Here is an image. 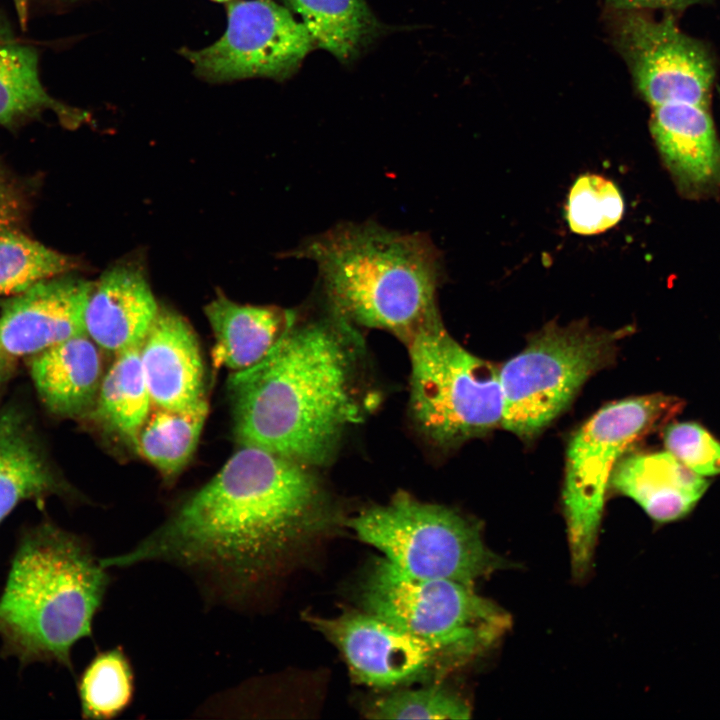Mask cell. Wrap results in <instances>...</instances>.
I'll use <instances>...</instances> for the list:
<instances>
[{"instance_id": "5bb4252c", "label": "cell", "mask_w": 720, "mask_h": 720, "mask_svg": "<svg viewBox=\"0 0 720 720\" xmlns=\"http://www.w3.org/2000/svg\"><path fill=\"white\" fill-rule=\"evenodd\" d=\"M650 131L678 190L696 198L720 186V141L709 109L670 103L652 108Z\"/></svg>"}, {"instance_id": "ac0fdd59", "label": "cell", "mask_w": 720, "mask_h": 720, "mask_svg": "<svg viewBox=\"0 0 720 720\" xmlns=\"http://www.w3.org/2000/svg\"><path fill=\"white\" fill-rule=\"evenodd\" d=\"M34 385L45 405L61 416H79L93 408L102 380L100 348L82 334L34 355Z\"/></svg>"}, {"instance_id": "d4e9b609", "label": "cell", "mask_w": 720, "mask_h": 720, "mask_svg": "<svg viewBox=\"0 0 720 720\" xmlns=\"http://www.w3.org/2000/svg\"><path fill=\"white\" fill-rule=\"evenodd\" d=\"M131 663L120 648L99 652L78 683L81 712L87 719L109 720L120 715L134 696Z\"/></svg>"}, {"instance_id": "4316f807", "label": "cell", "mask_w": 720, "mask_h": 720, "mask_svg": "<svg viewBox=\"0 0 720 720\" xmlns=\"http://www.w3.org/2000/svg\"><path fill=\"white\" fill-rule=\"evenodd\" d=\"M624 202L611 180L596 174L579 176L572 185L566 218L572 232L595 235L615 226L623 217Z\"/></svg>"}, {"instance_id": "8992f818", "label": "cell", "mask_w": 720, "mask_h": 720, "mask_svg": "<svg viewBox=\"0 0 720 720\" xmlns=\"http://www.w3.org/2000/svg\"><path fill=\"white\" fill-rule=\"evenodd\" d=\"M405 344L411 363L410 413L427 440L452 448L501 424L499 368L456 342L441 319Z\"/></svg>"}, {"instance_id": "2e32d148", "label": "cell", "mask_w": 720, "mask_h": 720, "mask_svg": "<svg viewBox=\"0 0 720 720\" xmlns=\"http://www.w3.org/2000/svg\"><path fill=\"white\" fill-rule=\"evenodd\" d=\"M159 308L143 268L117 263L93 284L85 331L100 349L116 355L141 346Z\"/></svg>"}, {"instance_id": "83f0119b", "label": "cell", "mask_w": 720, "mask_h": 720, "mask_svg": "<svg viewBox=\"0 0 720 720\" xmlns=\"http://www.w3.org/2000/svg\"><path fill=\"white\" fill-rule=\"evenodd\" d=\"M371 719H469L471 709L460 696L440 686L401 689L377 699Z\"/></svg>"}, {"instance_id": "ffe728a7", "label": "cell", "mask_w": 720, "mask_h": 720, "mask_svg": "<svg viewBox=\"0 0 720 720\" xmlns=\"http://www.w3.org/2000/svg\"><path fill=\"white\" fill-rule=\"evenodd\" d=\"M51 111L66 127L89 120L85 111L53 98L40 79L39 56L0 19V125L13 127Z\"/></svg>"}, {"instance_id": "7c38bea8", "label": "cell", "mask_w": 720, "mask_h": 720, "mask_svg": "<svg viewBox=\"0 0 720 720\" xmlns=\"http://www.w3.org/2000/svg\"><path fill=\"white\" fill-rule=\"evenodd\" d=\"M309 622L338 648L354 680L370 687L392 689L451 667L427 642L365 611Z\"/></svg>"}, {"instance_id": "484cf974", "label": "cell", "mask_w": 720, "mask_h": 720, "mask_svg": "<svg viewBox=\"0 0 720 720\" xmlns=\"http://www.w3.org/2000/svg\"><path fill=\"white\" fill-rule=\"evenodd\" d=\"M74 258L14 231L0 232V295L19 294L77 267Z\"/></svg>"}, {"instance_id": "7402d4cb", "label": "cell", "mask_w": 720, "mask_h": 720, "mask_svg": "<svg viewBox=\"0 0 720 720\" xmlns=\"http://www.w3.org/2000/svg\"><path fill=\"white\" fill-rule=\"evenodd\" d=\"M152 401L140 358V347L124 350L102 377L92 414L105 428L133 448Z\"/></svg>"}, {"instance_id": "5b68a950", "label": "cell", "mask_w": 720, "mask_h": 720, "mask_svg": "<svg viewBox=\"0 0 720 720\" xmlns=\"http://www.w3.org/2000/svg\"><path fill=\"white\" fill-rule=\"evenodd\" d=\"M360 600L363 611L427 642L451 667L486 651L511 625L510 615L472 585L415 577L384 557L368 570Z\"/></svg>"}, {"instance_id": "cb8c5ba5", "label": "cell", "mask_w": 720, "mask_h": 720, "mask_svg": "<svg viewBox=\"0 0 720 720\" xmlns=\"http://www.w3.org/2000/svg\"><path fill=\"white\" fill-rule=\"evenodd\" d=\"M207 414L206 399L185 410L152 407L138 434L136 451L164 476H175L196 450Z\"/></svg>"}, {"instance_id": "52a82bcc", "label": "cell", "mask_w": 720, "mask_h": 720, "mask_svg": "<svg viewBox=\"0 0 720 720\" xmlns=\"http://www.w3.org/2000/svg\"><path fill=\"white\" fill-rule=\"evenodd\" d=\"M684 401L651 394L613 402L571 438L562 493L571 565L577 578L591 567L607 488L624 453L679 414Z\"/></svg>"}, {"instance_id": "30bf717a", "label": "cell", "mask_w": 720, "mask_h": 720, "mask_svg": "<svg viewBox=\"0 0 720 720\" xmlns=\"http://www.w3.org/2000/svg\"><path fill=\"white\" fill-rule=\"evenodd\" d=\"M314 47L305 25L275 0H237L227 5V27L218 40L181 53L208 81L285 80Z\"/></svg>"}, {"instance_id": "4dcf8cb0", "label": "cell", "mask_w": 720, "mask_h": 720, "mask_svg": "<svg viewBox=\"0 0 720 720\" xmlns=\"http://www.w3.org/2000/svg\"><path fill=\"white\" fill-rule=\"evenodd\" d=\"M17 12L18 20L22 28L26 27L28 20V2L29 0H13Z\"/></svg>"}, {"instance_id": "9c48e42d", "label": "cell", "mask_w": 720, "mask_h": 720, "mask_svg": "<svg viewBox=\"0 0 720 720\" xmlns=\"http://www.w3.org/2000/svg\"><path fill=\"white\" fill-rule=\"evenodd\" d=\"M620 336L579 322L550 323L530 337L499 368L501 425L524 440L533 439L567 408L589 377L610 364Z\"/></svg>"}, {"instance_id": "6da1fadb", "label": "cell", "mask_w": 720, "mask_h": 720, "mask_svg": "<svg viewBox=\"0 0 720 720\" xmlns=\"http://www.w3.org/2000/svg\"><path fill=\"white\" fill-rule=\"evenodd\" d=\"M330 512L312 467L241 446L218 473L108 568L147 562L197 576L226 603H239L296 547L325 529Z\"/></svg>"}, {"instance_id": "8fae6325", "label": "cell", "mask_w": 720, "mask_h": 720, "mask_svg": "<svg viewBox=\"0 0 720 720\" xmlns=\"http://www.w3.org/2000/svg\"><path fill=\"white\" fill-rule=\"evenodd\" d=\"M612 24L615 47L651 108L688 103L709 109L715 80L711 55L671 15L654 19L646 10H615Z\"/></svg>"}, {"instance_id": "d6a6232c", "label": "cell", "mask_w": 720, "mask_h": 720, "mask_svg": "<svg viewBox=\"0 0 720 720\" xmlns=\"http://www.w3.org/2000/svg\"><path fill=\"white\" fill-rule=\"evenodd\" d=\"M3 192H4V186H3V182L0 178V198L3 196Z\"/></svg>"}, {"instance_id": "d6986e66", "label": "cell", "mask_w": 720, "mask_h": 720, "mask_svg": "<svg viewBox=\"0 0 720 720\" xmlns=\"http://www.w3.org/2000/svg\"><path fill=\"white\" fill-rule=\"evenodd\" d=\"M204 312L215 338V363L235 372L261 361L297 316L277 306L238 304L224 295L209 302Z\"/></svg>"}, {"instance_id": "44dd1931", "label": "cell", "mask_w": 720, "mask_h": 720, "mask_svg": "<svg viewBox=\"0 0 720 720\" xmlns=\"http://www.w3.org/2000/svg\"><path fill=\"white\" fill-rule=\"evenodd\" d=\"M58 484L16 412L0 416V524L22 501L57 492Z\"/></svg>"}, {"instance_id": "1f68e13d", "label": "cell", "mask_w": 720, "mask_h": 720, "mask_svg": "<svg viewBox=\"0 0 720 720\" xmlns=\"http://www.w3.org/2000/svg\"><path fill=\"white\" fill-rule=\"evenodd\" d=\"M5 360H6V359L0 354V385H1V382H2V379H3V375H4V363H5Z\"/></svg>"}, {"instance_id": "ba28073f", "label": "cell", "mask_w": 720, "mask_h": 720, "mask_svg": "<svg viewBox=\"0 0 720 720\" xmlns=\"http://www.w3.org/2000/svg\"><path fill=\"white\" fill-rule=\"evenodd\" d=\"M348 526L361 541L415 577L473 586L506 564L486 546L477 524L453 509L404 492L360 512Z\"/></svg>"}, {"instance_id": "3957f363", "label": "cell", "mask_w": 720, "mask_h": 720, "mask_svg": "<svg viewBox=\"0 0 720 720\" xmlns=\"http://www.w3.org/2000/svg\"><path fill=\"white\" fill-rule=\"evenodd\" d=\"M288 255L317 265L328 306L352 324L387 330L405 343L440 319V257L423 233L346 222Z\"/></svg>"}, {"instance_id": "836d02e7", "label": "cell", "mask_w": 720, "mask_h": 720, "mask_svg": "<svg viewBox=\"0 0 720 720\" xmlns=\"http://www.w3.org/2000/svg\"><path fill=\"white\" fill-rule=\"evenodd\" d=\"M213 1H216V2H226V1H229V0H213Z\"/></svg>"}, {"instance_id": "603a6c76", "label": "cell", "mask_w": 720, "mask_h": 720, "mask_svg": "<svg viewBox=\"0 0 720 720\" xmlns=\"http://www.w3.org/2000/svg\"><path fill=\"white\" fill-rule=\"evenodd\" d=\"M315 46L343 63L354 60L383 31L365 0H289Z\"/></svg>"}, {"instance_id": "4fadbf2b", "label": "cell", "mask_w": 720, "mask_h": 720, "mask_svg": "<svg viewBox=\"0 0 720 720\" xmlns=\"http://www.w3.org/2000/svg\"><path fill=\"white\" fill-rule=\"evenodd\" d=\"M93 284L62 275L17 294L0 313V354L6 360L34 356L86 334L85 311Z\"/></svg>"}, {"instance_id": "f1b7e54d", "label": "cell", "mask_w": 720, "mask_h": 720, "mask_svg": "<svg viewBox=\"0 0 720 720\" xmlns=\"http://www.w3.org/2000/svg\"><path fill=\"white\" fill-rule=\"evenodd\" d=\"M666 450L701 476L720 474V442L694 422L672 423L664 431Z\"/></svg>"}, {"instance_id": "9a60e30c", "label": "cell", "mask_w": 720, "mask_h": 720, "mask_svg": "<svg viewBox=\"0 0 720 720\" xmlns=\"http://www.w3.org/2000/svg\"><path fill=\"white\" fill-rule=\"evenodd\" d=\"M153 407L185 410L204 398V365L197 337L177 312L160 307L140 346Z\"/></svg>"}, {"instance_id": "e0dca14e", "label": "cell", "mask_w": 720, "mask_h": 720, "mask_svg": "<svg viewBox=\"0 0 720 720\" xmlns=\"http://www.w3.org/2000/svg\"><path fill=\"white\" fill-rule=\"evenodd\" d=\"M610 484L659 525L687 518L710 485L668 451L622 458Z\"/></svg>"}, {"instance_id": "f546056e", "label": "cell", "mask_w": 720, "mask_h": 720, "mask_svg": "<svg viewBox=\"0 0 720 720\" xmlns=\"http://www.w3.org/2000/svg\"><path fill=\"white\" fill-rule=\"evenodd\" d=\"M703 0H606L615 10L667 9L681 10Z\"/></svg>"}, {"instance_id": "277c9868", "label": "cell", "mask_w": 720, "mask_h": 720, "mask_svg": "<svg viewBox=\"0 0 720 720\" xmlns=\"http://www.w3.org/2000/svg\"><path fill=\"white\" fill-rule=\"evenodd\" d=\"M110 577L80 536L50 522L24 531L0 595L2 655L68 669L92 633Z\"/></svg>"}, {"instance_id": "7a4b0ae2", "label": "cell", "mask_w": 720, "mask_h": 720, "mask_svg": "<svg viewBox=\"0 0 720 720\" xmlns=\"http://www.w3.org/2000/svg\"><path fill=\"white\" fill-rule=\"evenodd\" d=\"M359 344L353 324L330 306L322 317L296 316L261 361L229 379L239 444L326 464L361 417Z\"/></svg>"}]
</instances>
